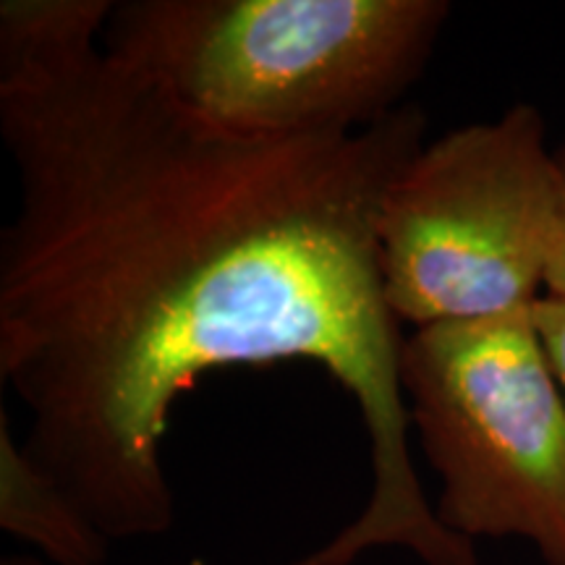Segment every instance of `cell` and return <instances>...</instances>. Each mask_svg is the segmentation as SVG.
<instances>
[{"label": "cell", "mask_w": 565, "mask_h": 565, "mask_svg": "<svg viewBox=\"0 0 565 565\" xmlns=\"http://www.w3.org/2000/svg\"><path fill=\"white\" fill-rule=\"evenodd\" d=\"M113 6L0 3V139L19 183L0 233V383L26 412L24 454L108 542L160 536L175 401L207 372L299 359L362 414L372 492L291 565L374 547L477 565L414 469L406 335L374 242L427 116L404 103L362 129H207L97 45Z\"/></svg>", "instance_id": "6da1fadb"}, {"label": "cell", "mask_w": 565, "mask_h": 565, "mask_svg": "<svg viewBox=\"0 0 565 565\" xmlns=\"http://www.w3.org/2000/svg\"><path fill=\"white\" fill-rule=\"evenodd\" d=\"M443 0H124L103 47L207 129H362L433 58Z\"/></svg>", "instance_id": "7a4b0ae2"}, {"label": "cell", "mask_w": 565, "mask_h": 565, "mask_svg": "<svg viewBox=\"0 0 565 565\" xmlns=\"http://www.w3.org/2000/svg\"><path fill=\"white\" fill-rule=\"evenodd\" d=\"M557 236L561 181L540 108L519 103L424 141L374 223L387 309L419 330L532 307Z\"/></svg>", "instance_id": "3957f363"}, {"label": "cell", "mask_w": 565, "mask_h": 565, "mask_svg": "<svg viewBox=\"0 0 565 565\" xmlns=\"http://www.w3.org/2000/svg\"><path fill=\"white\" fill-rule=\"evenodd\" d=\"M532 307L412 330L401 385L440 479L437 519L469 542L521 540L565 565V395Z\"/></svg>", "instance_id": "277c9868"}, {"label": "cell", "mask_w": 565, "mask_h": 565, "mask_svg": "<svg viewBox=\"0 0 565 565\" xmlns=\"http://www.w3.org/2000/svg\"><path fill=\"white\" fill-rule=\"evenodd\" d=\"M0 526L38 550L47 565H103L108 557L110 542L24 454L6 408L0 412Z\"/></svg>", "instance_id": "5b68a950"}, {"label": "cell", "mask_w": 565, "mask_h": 565, "mask_svg": "<svg viewBox=\"0 0 565 565\" xmlns=\"http://www.w3.org/2000/svg\"><path fill=\"white\" fill-rule=\"evenodd\" d=\"M534 328L553 374L565 395V299L542 294L532 307Z\"/></svg>", "instance_id": "8992f818"}, {"label": "cell", "mask_w": 565, "mask_h": 565, "mask_svg": "<svg viewBox=\"0 0 565 565\" xmlns=\"http://www.w3.org/2000/svg\"><path fill=\"white\" fill-rule=\"evenodd\" d=\"M555 166L557 181H561V236H557L555 257L547 273L545 294L565 299V139L561 141V147H555Z\"/></svg>", "instance_id": "52a82bcc"}, {"label": "cell", "mask_w": 565, "mask_h": 565, "mask_svg": "<svg viewBox=\"0 0 565 565\" xmlns=\"http://www.w3.org/2000/svg\"><path fill=\"white\" fill-rule=\"evenodd\" d=\"M0 565H47L45 561H40L38 555H32V557H21V555H17V557H6L3 563Z\"/></svg>", "instance_id": "ba28073f"}]
</instances>
